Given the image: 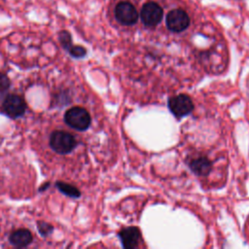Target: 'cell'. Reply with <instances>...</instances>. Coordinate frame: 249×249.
<instances>
[{
    "mask_svg": "<svg viewBox=\"0 0 249 249\" xmlns=\"http://www.w3.org/2000/svg\"><path fill=\"white\" fill-rule=\"evenodd\" d=\"M64 122L72 128L80 131L87 130L91 123L89 113L83 107L75 106L66 111Z\"/></svg>",
    "mask_w": 249,
    "mask_h": 249,
    "instance_id": "cell-1",
    "label": "cell"
},
{
    "mask_svg": "<svg viewBox=\"0 0 249 249\" xmlns=\"http://www.w3.org/2000/svg\"><path fill=\"white\" fill-rule=\"evenodd\" d=\"M50 146L55 153L66 155L75 149L77 141L72 134L62 130H55L51 134Z\"/></svg>",
    "mask_w": 249,
    "mask_h": 249,
    "instance_id": "cell-2",
    "label": "cell"
},
{
    "mask_svg": "<svg viewBox=\"0 0 249 249\" xmlns=\"http://www.w3.org/2000/svg\"><path fill=\"white\" fill-rule=\"evenodd\" d=\"M2 111L10 118H19L26 111V102L20 95L8 94L2 103Z\"/></svg>",
    "mask_w": 249,
    "mask_h": 249,
    "instance_id": "cell-3",
    "label": "cell"
},
{
    "mask_svg": "<svg viewBox=\"0 0 249 249\" xmlns=\"http://www.w3.org/2000/svg\"><path fill=\"white\" fill-rule=\"evenodd\" d=\"M168 108L175 117L182 118L193 111L194 103L188 95L178 94L168 99Z\"/></svg>",
    "mask_w": 249,
    "mask_h": 249,
    "instance_id": "cell-4",
    "label": "cell"
},
{
    "mask_svg": "<svg viewBox=\"0 0 249 249\" xmlns=\"http://www.w3.org/2000/svg\"><path fill=\"white\" fill-rule=\"evenodd\" d=\"M190 24L188 14L182 9H174L166 16V26L173 32H181Z\"/></svg>",
    "mask_w": 249,
    "mask_h": 249,
    "instance_id": "cell-5",
    "label": "cell"
},
{
    "mask_svg": "<svg viewBox=\"0 0 249 249\" xmlns=\"http://www.w3.org/2000/svg\"><path fill=\"white\" fill-rule=\"evenodd\" d=\"M163 12L161 7L155 3V2H148L146 3L141 10L140 17L142 19V22L146 26H156L162 18Z\"/></svg>",
    "mask_w": 249,
    "mask_h": 249,
    "instance_id": "cell-6",
    "label": "cell"
},
{
    "mask_svg": "<svg viewBox=\"0 0 249 249\" xmlns=\"http://www.w3.org/2000/svg\"><path fill=\"white\" fill-rule=\"evenodd\" d=\"M115 18L124 25H132L137 20V12L134 6L128 2H120L115 7Z\"/></svg>",
    "mask_w": 249,
    "mask_h": 249,
    "instance_id": "cell-7",
    "label": "cell"
},
{
    "mask_svg": "<svg viewBox=\"0 0 249 249\" xmlns=\"http://www.w3.org/2000/svg\"><path fill=\"white\" fill-rule=\"evenodd\" d=\"M119 237L124 248L132 249L138 246L140 240V231L135 227L125 228L119 232Z\"/></svg>",
    "mask_w": 249,
    "mask_h": 249,
    "instance_id": "cell-8",
    "label": "cell"
},
{
    "mask_svg": "<svg viewBox=\"0 0 249 249\" xmlns=\"http://www.w3.org/2000/svg\"><path fill=\"white\" fill-rule=\"evenodd\" d=\"M33 240V235L27 229H18L14 231L10 236L9 241L12 245L22 248L28 246Z\"/></svg>",
    "mask_w": 249,
    "mask_h": 249,
    "instance_id": "cell-9",
    "label": "cell"
},
{
    "mask_svg": "<svg viewBox=\"0 0 249 249\" xmlns=\"http://www.w3.org/2000/svg\"><path fill=\"white\" fill-rule=\"evenodd\" d=\"M189 166L192 169L194 173L199 176H205L207 175L211 168H212V163L211 161L205 158V157H198L194 160H192L189 162Z\"/></svg>",
    "mask_w": 249,
    "mask_h": 249,
    "instance_id": "cell-10",
    "label": "cell"
},
{
    "mask_svg": "<svg viewBox=\"0 0 249 249\" xmlns=\"http://www.w3.org/2000/svg\"><path fill=\"white\" fill-rule=\"evenodd\" d=\"M55 186L59 190V192H61L62 194H64L67 196H70L73 198H78L81 196V192L79 191V189H77L73 185H70V184L62 182V181H57L55 183Z\"/></svg>",
    "mask_w": 249,
    "mask_h": 249,
    "instance_id": "cell-11",
    "label": "cell"
},
{
    "mask_svg": "<svg viewBox=\"0 0 249 249\" xmlns=\"http://www.w3.org/2000/svg\"><path fill=\"white\" fill-rule=\"evenodd\" d=\"M58 40L61 47L68 51L72 46V37L71 34L67 30H61L58 34Z\"/></svg>",
    "mask_w": 249,
    "mask_h": 249,
    "instance_id": "cell-12",
    "label": "cell"
},
{
    "mask_svg": "<svg viewBox=\"0 0 249 249\" xmlns=\"http://www.w3.org/2000/svg\"><path fill=\"white\" fill-rule=\"evenodd\" d=\"M37 230H38L39 233H40L42 236L46 237V236L50 235V234L53 232V227L51 224L47 223V222L38 221V222H37Z\"/></svg>",
    "mask_w": 249,
    "mask_h": 249,
    "instance_id": "cell-13",
    "label": "cell"
},
{
    "mask_svg": "<svg viewBox=\"0 0 249 249\" xmlns=\"http://www.w3.org/2000/svg\"><path fill=\"white\" fill-rule=\"evenodd\" d=\"M68 53H70V55L72 57L75 58H82L86 55L87 53V50L83 47V46H79V45H72L71 48L68 50Z\"/></svg>",
    "mask_w": 249,
    "mask_h": 249,
    "instance_id": "cell-14",
    "label": "cell"
},
{
    "mask_svg": "<svg viewBox=\"0 0 249 249\" xmlns=\"http://www.w3.org/2000/svg\"><path fill=\"white\" fill-rule=\"evenodd\" d=\"M10 86H11V81L9 77L6 74L0 72V93L6 92L10 89Z\"/></svg>",
    "mask_w": 249,
    "mask_h": 249,
    "instance_id": "cell-15",
    "label": "cell"
},
{
    "mask_svg": "<svg viewBox=\"0 0 249 249\" xmlns=\"http://www.w3.org/2000/svg\"><path fill=\"white\" fill-rule=\"evenodd\" d=\"M49 186H50V183H45L44 185H42V187H41V188H39V192H43V191H45L46 189H48V188H49Z\"/></svg>",
    "mask_w": 249,
    "mask_h": 249,
    "instance_id": "cell-16",
    "label": "cell"
}]
</instances>
